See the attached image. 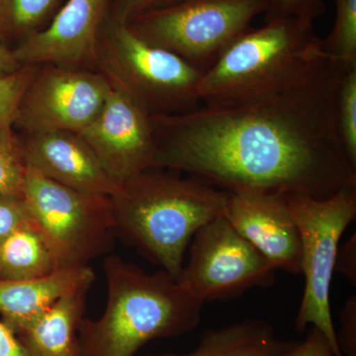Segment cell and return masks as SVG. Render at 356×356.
I'll return each mask as SVG.
<instances>
[{"mask_svg": "<svg viewBox=\"0 0 356 356\" xmlns=\"http://www.w3.org/2000/svg\"><path fill=\"white\" fill-rule=\"evenodd\" d=\"M344 72L329 62L310 81L282 92L151 116L154 168L186 172L226 191L259 189L323 199L356 186V168L337 127Z\"/></svg>", "mask_w": 356, "mask_h": 356, "instance_id": "obj_1", "label": "cell"}, {"mask_svg": "<svg viewBox=\"0 0 356 356\" xmlns=\"http://www.w3.org/2000/svg\"><path fill=\"white\" fill-rule=\"evenodd\" d=\"M110 200L117 238L177 280L196 232L225 216L228 192L152 168L122 182Z\"/></svg>", "mask_w": 356, "mask_h": 356, "instance_id": "obj_2", "label": "cell"}, {"mask_svg": "<svg viewBox=\"0 0 356 356\" xmlns=\"http://www.w3.org/2000/svg\"><path fill=\"white\" fill-rule=\"evenodd\" d=\"M103 273L106 307L97 320L81 322L79 356H135L149 341L182 336L200 323L203 302L165 271L147 273L108 254Z\"/></svg>", "mask_w": 356, "mask_h": 356, "instance_id": "obj_3", "label": "cell"}, {"mask_svg": "<svg viewBox=\"0 0 356 356\" xmlns=\"http://www.w3.org/2000/svg\"><path fill=\"white\" fill-rule=\"evenodd\" d=\"M329 62L313 27L294 18L266 21L243 33L203 72L201 103L224 106L282 92L310 81Z\"/></svg>", "mask_w": 356, "mask_h": 356, "instance_id": "obj_4", "label": "cell"}, {"mask_svg": "<svg viewBox=\"0 0 356 356\" xmlns=\"http://www.w3.org/2000/svg\"><path fill=\"white\" fill-rule=\"evenodd\" d=\"M96 67L151 116L186 113L200 107L203 72L172 51L147 43L126 23L112 21L99 34Z\"/></svg>", "mask_w": 356, "mask_h": 356, "instance_id": "obj_5", "label": "cell"}, {"mask_svg": "<svg viewBox=\"0 0 356 356\" xmlns=\"http://www.w3.org/2000/svg\"><path fill=\"white\" fill-rule=\"evenodd\" d=\"M23 197L57 269L89 266L111 254L117 236L108 196L74 191L27 168Z\"/></svg>", "mask_w": 356, "mask_h": 356, "instance_id": "obj_6", "label": "cell"}, {"mask_svg": "<svg viewBox=\"0 0 356 356\" xmlns=\"http://www.w3.org/2000/svg\"><path fill=\"white\" fill-rule=\"evenodd\" d=\"M285 195L301 236L302 273L305 275L295 327L299 334L308 325L317 327L331 343L334 356H343L337 343L330 295L339 242L356 219V186L344 187L323 199Z\"/></svg>", "mask_w": 356, "mask_h": 356, "instance_id": "obj_7", "label": "cell"}, {"mask_svg": "<svg viewBox=\"0 0 356 356\" xmlns=\"http://www.w3.org/2000/svg\"><path fill=\"white\" fill-rule=\"evenodd\" d=\"M268 6L269 0H181L128 25L147 43L173 51L204 72Z\"/></svg>", "mask_w": 356, "mask_h": 356, "instance_id": "obj_8", "label": "cell"}, {"mask_svg": "<svg viewBox=\"0 0 356 356\" xmlns=\"http://www.w3.org/2000/svg\"><path fill=\"white\" fill-rule=\"evenodd\" d=\"M188 248V261L177 281L203 303L236 298L275 282L277 269L225 216L201 227Z\"/></svg>", "mask_w": 356, "mask_h": 356, "instance_id": "obj_9", "label": "cell"}, {"mask_svg": "<svg viewBox=\"0 0 356 356\" xmlns=\"http://www.w3.org/2000/svg\"><path fill=\"white\" fill-rule=\"evenodd\" d=\"M110 89L99 70L40 65L21 98L14 126L25 134L81 132L102 111Z\"/></svg>", "mask_w": 356, "mask_h": 356, "instance_id": "obj_10", "label": "cell"}, {"mask_svg": "<svg viewBox=\"0 0 356 356\" xmlns=\"http://www.w3.org/2000/svg\"><path fill=\"white\" fill-rule=\"evenodd\" d=\"M79 134L119 184L154 168L156 144L151 115L116 84L111 83L100 113Z\"/></svg>", "mask_w": 356, "mask_h": 356, "instance_id": "obj_11", "label": "cell"}, {"mask_svg": "<svg viewBox=\"0 0 356 356\" xmlns=\"http://www.w3.org/2000/svg\"><path fill=\"white\" fill-rule=\"evenodd\" d=\"M228 192L225 218L276 269L302 273V242L286 195L259 189Z\"/></svg>", "mask_w": 356, "mask_h": 356, "instance_id": "obj_12", "label": "cell"}, {"mask_svg": "<svg viewBox=\"0 0 356 356\" xmlns=\"http://www.w3.org/2000/svg\"><path fill=\"white\" fill-rule=\"evenodd\" d=\"M107 0H67L48 27L14 49L22 65H96L98 38Z\"/></svg>", "mask_w": 356, "mask_h": 356, "instance_id": "obj_13", "label": "cell"}, {"mask_svg": "<svg viewBox=\"0 0 356 356\" xmlns=\"http://www.w3.org/2000/svg\"><path fill=\"white\" fill-rule=\"evenodd\" d=\"M19 140L26 168L49 179L74 191L108 197L120 187L79 133L26 134Z\"/></svg>", "mask_w": 356, "mask_h": 356, "instance_id": "obj_14", "label": "cell"}, {"mask_svg": "<svg viewBox=\"0 0 356 356\" xmlns=\"http://www.w3.org/2000/svg\"><path fill=\"white\" fill-rule=\"evenodd\" d=\"M95 280V271L90 266L57 269L33 280H0L2 322L17 334L67 293Z\"/></svg>", "mask_w": 356, "mask_h": 356, "instance_id": "obj_15", "label": "cell"}, {"mask_svg": "<svg viewBox=\"0 0 356 356\" xmlns=\"http://www.w3.org/2000/svg\"><path fill=\"white\" fill-rule=\"evenodd\" d=\"M92 284L84 283L67 293L16 334L28 355L79 356V330Z\"/></svg>", "mask_w": 356, "mask_h": 356, "instance_id": "obj_16", "label": "cell"}, {"mask_svg": "<svg viewBox=\"0 0 356 356\" xmlns=\"http://www.w3.org/2000/svg\"><path fill=\"white\" fill-rule=\"evenodd\" d=\"M296 341L282 339L261 318H245L217 330H207L195 350L186 355L159 356H285Z\"/></svg>", "mask_w": 356, "mask_h": 356, "instance_id": "obj_17", "label": "cell"}, {"mask_svg": "<svg viewBox=\"0 0 356 356\" xmlns=\"http://www.w3.org/2000/svg\"><path fill=\"white\" fill-rule=\"evenodd\" d=\"M55 270L53 254L35 224L0 240V280H33Z\"/></svg>", "mask_w": 356, "mask_h": 356, "instance_id": "obj_18", "label": "cell"}, {"mask_svg": "<svg viewBox=\"0 0 356 356\" xmlns=\"http://www.w3.org/2000/svg\"><path fill=\"white\" fill-rule=\"evenodd\" d=\"M58 0H0V44L14 49L41 30Z\"/></svg>", "mask_w": 356, "mask_h": 356, "instance_id": "obj_19", "label": "cell"}, {"mask_svg": "<svg viewBox=\"0 0 356 356\" xmlns=\"http://www.w3.org/2000/svg\"><path fill=\"white\" fill-rule=\"evenodd\" d=\"M334 1L336 19L323 49L330 62L350 70L356 67V0Z\"/></svg>", "mask_w": 356, "mask_h": 356, "instance_id": "obj_20", "label": "cell"}, {"mask_svg": "<svg viewBox=\"0 0 356 356\" xmlns=\"http://www.w3.org/2000/svg\"><path fill=\"white\" fill-rule=\"evenodd\" d=\"M26 168L19 138L13 128L0 127V193L23 197Z\"/></svg>", "mask_w": 356, "mask_h": 356, "instance_id": "obj_21", "label": "cell"}, {"mask_svg": "<svg viewBox=\"0 0 356 356\" xmlns=\"http://www.w3.org/2000/svg\"><path fill=\"white\" fill-rule=\"evenodd\" d=\"M337 127L344 151L356 168V67L346 70L339 81Z\"/></svg>", "mask_w": 356, "mask_h": 356, "instance_id": "obj_22", "label": "cell"}, {"mask_svg": "<svg viewBox=\"0 0 356 356\" xmlns=\"http://www.w3.org/2000/svg\"><path fill=\"white\" fill-rule=\"evenodd\" d=\"M38 65H23L0 79V127L13 128L21 98L36 74Z\"/></svg>", "mask_w": 356, "mask_h": 356, "instance_id": "obj_23", "label": "cell"}, {"mask_svg": "<svg viewBox=\"0 0 356 356\" xmlns=\"http://www.w3.org/2000/svg\"><path fill=\"white\" fill-rule=\"evenodd\" d=\"M324 0H269L266 21L275 18H294L302 24L313 27L325 13Z\"/></svg>", "mask_w": 356, "mask_h": 356, "instance_id": "obj_24", "label": "cell"}, {"mask_svg": "<svg viewBox=\"0 0 356 356\" xmlns=\"http://www.w3.org/2000/svg\"><path fill=\"white\" fill-rule=\"evenodd\" d=\"M34 224L24 197L0 193V240L16 229Z\"/></svg>", "mask_w": 356, "mask_h": 356, "instance_id": "obj_25", "label": "cell"}, {"mask_svg": "<svg viewBox=\"0 0 356 356\" xmlns=\"http://www.w3.org/2000/svg\"><path fill=\"white\" fill-rule=\"evenodd\" d=\"M343 356H356V296L346 300L341 313V332L337 336Z\"/></svg>", "mask_w": 356, "mask_h": 356, "instance_id": "obj_26", "label": "cell"}, {"mask_svg": "<svg viewBox=\"0 0 356 356\" xmlns=\"http://www.w3.org/2000/svg\"><path fill=\"white\" fill-rule=\"evenodd\" d=\"M181 0H116L113 21L130 23L142 14L177 3Z\"/></svg>", "mask_w": 356, "mask_h": 356, "instance_id": "obj_27", "label": "cell"}, {"mask_svg": "<svg viewBox=\"0 0 356 356\" xmlns=\"http://www.w3.org/2000/svg\"><path fill=\"white\" fill-rule=\"evenodd\" d=\"M285 356H334V353L325 334L312 327L305 339L297 341Z\"/></svg>", "mask_w": 356, "mask_h": 356, "instance_id": "obj_28", "label": "cell"}, {"mask_svg": "<svg viewBox=\"0 0 356 356\" xmlns=\"http://www.w3.org/2000/svg\"><path fill=\"white\" fill-rule=\"evenodd\" d=\"M336 273L341 274L353 286L356 285V235L355 232L343 245L339 248Z\"/></svg>", "mask_w": 356, "mask_h": 356, "instance_id": "obj_29", "label": "cell"}, {"mask_svg": "<svg viewBox=\"0 0 356 356\" xmlns=\"http://www.w3.org/2000/svg\"><path fill=\"white\" fill-rule=\"evenodd\" d=\"M0 356H29L16 334L3 322H0Z\"/></svg>", "mask_w": 356, "mask_h": 356, "instance_id": "obj_30", "label": "cell"}, {"mask_svg": "<svg viewBox=\"0 0 356 356\" xmlns=\"http://www.w3.org/2000/svg\"><path fill=\"white\" fill-rule=\"evenodd\" d=\"M22 67L13 49L0 44V79L10 76Z\"/></svg>", "mask_w": 356, "mask_h": 356, "instance_id": "obj_31", "label": "cell"}]
</instances>
